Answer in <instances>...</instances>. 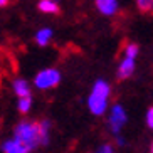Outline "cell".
Masks as SVG:
<instances>
[{"label":"cell","mask_w":153,"mask_h":153,"mask_svg":"<svg viewBox=\"0 0 153 153\" xmlns=\"http://www.w3.org/2000/svg\"><path fill=\"white\" fill-rule=\"evenodd\" d=\"M7 4H9V0H0V5H2V7H5Z\"/></svg>","instance_id":"cell-15"},{"label":"cell","mask_w":153,"mask_h":153,"mask_svg":"<svg viewBox=\"0 0 153 153\" xmlns=\"http://www.w3.org/2000/svg\"><path fill=\"white\" fill-rule=\"evenodd\" d=\"M152 153H153V143H152Z\"/></svg>","instance_id":"cell-16"},{"label":"cell","mask_w":153,"mask_h":153,"mask_svg":"<svg viewBox=\"0 0 153 153\" xmlns=\"http://www.w3.org/2000/svg\"><path fill=\"white\" fill-rule=\"evenodd\" d=\"M94 153H113V148L109 146V145H103V146H99V150L94 152Z\"/></svg>","instance_id":"cell-13"},{"label":"cell","mask_w":153,"mask_h":153,"mask_svg":"<svg viewBox=\"0 0 153 153\" xmlns=\"http://www.w3.org/2000/svg\"><path fill=\"white\" fill-rule=\"evenodd\" d=\"M39 10L45 12V14H59L61 9L56 4V0H41L39 2Z\"/></svg>","instance_id":"cell-7"},{"label":"cell","mask_w":153,"mask_h":153,"mask_svg":"<svg viewBox=\"0 0 153 153\" xmlns=\"http://www.w3.org/2000/svg\"><path fill=\"white\" fill-rule=\"evenodd\" d=\"M146 121H148L150 128H153V108H150L148 113H146Z\"/></svg>","instance_id":"cell-14"},{"label":"cell","mask_w":153,"mask_h":153,"mask_svg":"<svg viewBox=\"0 0 153 153\" xmlns=\"http://www.w3.org/2000/svg\"><path fill=\"white\" fill-rule=\"evenodd\" d=\"M126 121V114L125 111H123L121 106H114L111 111V118H109V123H111V130L114 131V133H118V131L121 130V126L125 125Z\"/></svg>","instance_id":"cell-4"},{"label":"cell","mask_w":153,"mask_h":153,"mask_svg":"<svg viewBox=\"0 0 153 153\" xmlns=\"http://www.w3.org/2000/svg\"><path fill=\"white\" fill-rule=\"evenodd\" d=\"M61 81V74H59L56 69H44L36 76V86L41 88V89H49V88H54L57 86V82Z\"/></svg>","instance_id":"cell-2"},{"label":"cell","mask_w":153,"mask_h":153,"mask_svg":"<svg viewBox=\"0 0 153 153\" xmlns=\"http://www.w3.org/2000/svg\"><path fill=\"white\" fill-rule=\"evenodd\" d=\"M108 94H109V86L104 81H98L93 88V93L89 96V109L93 114H103L108 104Z\"/></svg>","instance_id":"cell-1"},{"label":"cell","mask_w":153,"mask_h":153,"mask_svg":"<svg viewBox=\"0 0 153 153\" xmlns=\"http://www.w3.org/2000/svg\"><path fill=\"white\" fill-rule=\"evenodd\" d=\"M133 69H135V62L131 57H126L125 61H121L120 68H118V79H126L133 74Z\"/></svg>","instance_id":"cell-6"},{"label":"cell","mask_w":153,"mask_h":153,"mask_svg":"<svg viewBox=\"0 0 153 153\" xmlns=\"http://www.w3.org/2000/svg\"><path fill=\"white\" fill-rule=\"evenodd\" d=\"M14 91H15V94H19L20 98L30 96V89H29L27 82L24 81V79H15L14 81Z\"/></svg>","instance_id":"cell-8"},{"label":"cell","mask_w":153,"mask_h":153,"mask_svg":"<svg viewBox=\"0 0 153 153\" xmlns=\"http://www.w3.org/2000/svg\"><path fill=\"white\" fill-rule=\"evenodd\" d=\"M51 36H52V30L51 29H42V30L37 32V36H36V42L39 45H45L47 42H49Z\"/></svg>","instance_id":"cell-9"},{"label":"cell","mask_w":153,"mask_h":153,"mask_svg":"<svg viewBox=\"0 0 153 153\" xmlns=\"http://www.w3.org/2000/svg\"><path fill=\"white\" fill-rule=\"evenodd\" d=\"M96 7L104 15H113V14H116V10H118L116 0H96Z\"/></svg>","instance_id":"cell-5"},{"label":"cell","mask_w":153,"mask_h":153,"mask_svg":"<svg viewBox=\"0 0 153 153\" xmlns=\"http://www.w3.org/2000/svg\"><path fill=\"white\" fill-rule=\"evenodd\" d=\"M136 7L140 9V12L150 14L153 12V0H136Z\"/></svg>","instance_id":"cell-10"},{"label":"cell","mask_w":153,"mask_h":153,"mask_svg":"<svg viewBox=\"0 0 153 153\" xmlns=\"http://www.w3.org/2000/svg\"><path fill=\"white\" fill-rule=\"evenodd\" d=\"M136 54H138V45L136 44H128L126 45V57L135 59Z\"/></svg>","instance_id":"cell-12"},{"label":"cell","mask_w":153,"mask_h":153,"mask_svg":"<svg viewBox=\"0 0 153 153\" xmlns=\"http://www.w3.org/2000/svg\"><path fill=\"white\" fill-rule=\"evenodd\" d=\"M29 108H30V96H27V98H20V101H19V111L22 113H27Z\"/></svg>","instance_id":"cell-11"},{"label":"cell","mask_w":153,"mask_h":153,"mask_svg":"<svg viewBox=\"0 0 153 153\" xmlns=\"http://www.w3.org/2000/svg\"><path fill=\"white\" fill-rule=\"evenodd\" d=\"M30 150H34L30 145L19 138H14L4 143V153H29Z\"/></svg>","instance_id":"cell-3"}]
</instances>
